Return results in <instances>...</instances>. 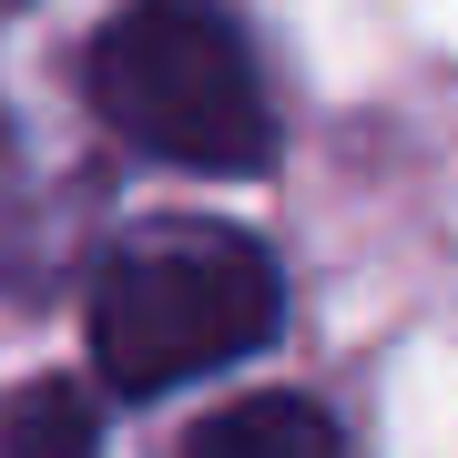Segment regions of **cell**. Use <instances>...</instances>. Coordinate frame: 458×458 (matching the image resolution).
Wrapping results in <instances>:
<instances>
[{"label": "cell", "instance_id": "cell-4", "mask_svg": "<svg viewBox=\"0 0 458 458\" xmlns=\"http://www.w3.org/2000/svg\"><path fill=\"white\" fill-rule=\"evenodd\" d=\"M0 458H102V428H92V397L41 377V387H11L0 397Z\"/></svg>", "mask_w": 458, "mask_h": 458}, {"label": "cell", "instance_id": "cell-2", "mask_svg": "<svg viewBox=\"0 0 458 458\" xmlns=\"http://www.w3.org/2000/svg\"><path fill=\"white\" fill-rule=\"evenodd\" d=\"M82 82H92V113L153 164L265 174V153H276L255 51L225 0H132V11H113Z\"/></svg>", "mask_w": 458, "mask_h": 458}, {"label": "cell", "instance_id": "cell-5", "mask_svg": "<svg viewBox=\"0 0 458 458\" xmlns=\"http://www.w3.org/2000/svg\"><path fill=\"white\" fill-rule=\"evenodd\" d=\"M0 11H11V0H0Z\"/></svg>", "mask_w": 458, "mask_h": 458}, {"label": "cell", "instance_id": "cell-3", "mask_svg": "<svg viewBox=\"0 0 458 458\" xmlns=\"http://www.w3.org/2000/svg\"><path fill=\"white\" fill-rule=\"evenodd\" d=\"M174 458H336V418L316 408V397L265 387V397H234V408H214Z\"/></svg>", "mask_w": 458, "mask_h": 458}, {"label": "cell", "instance_id": "cell-1", "mask_svg": "<svg viewBox=\"0 0 458 458\" xmlns=\"http://www.w3.org/2000/svg\"><path fill=\"white\" fill-rule=\"evenodd\" d=\"M276 316H285V285L255 234L204 225V214H153L92 276V367L123 397H164L204 367L255 357Z\"/></svg>", "mask_w": 458, "mask_h": 458}]
</instances>
